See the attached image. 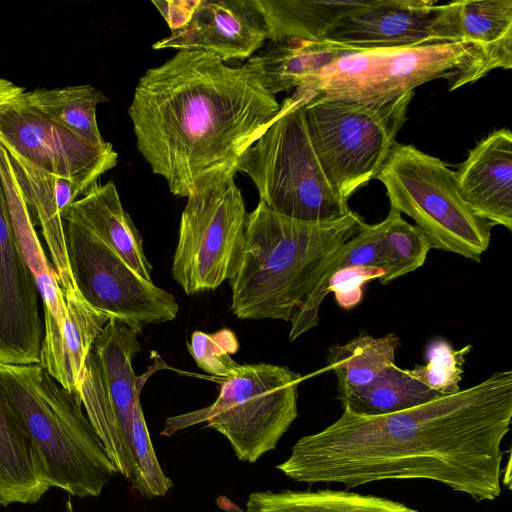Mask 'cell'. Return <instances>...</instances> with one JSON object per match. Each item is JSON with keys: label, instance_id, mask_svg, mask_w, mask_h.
Segmentation results:
<instances>
[{"label": "cell", "instance_id": "6da1fadb", "mask_svg": "<svg viewBox=\"0 0 512 512\" xmlns=\"http://www.w3.org/2000/svg\"><path fill=\"white\" fill-rule=\"evenodd\" d=\"M512 419V371L430 402L385 415L343 409L300 438L276 466L290 479L356 487L382 480L442 483L477 502L501 493L502 441Z\"/></svg>", "mask_w": 512, "mask_h": 512}, {"label": "cell", "instance_id": "7a4b0ae2", "mask_svg": "<svg viewBox=\"0 0 512 512\" xmlns=\"http://www.w3.org/2000/svg\"><path fill=\"white\" fill-rule=\"evenodd\" d=\"M279 111L250 59L228 66L207 52L178 51L139 78L128 114L152 172L188 198L234 178Z\"/></svg>", "mask_w": 512, "mask_h": 512}, {"label": "cell", "instance_id": "3957f363", "mask_svg": "<svg viewBox=\"0 0 512 512\" xmlns=\"http://www.w3.org/2000/svg\"><path fill=\"white\" fill-rule=\"evenodd\" d=\"M364 224L352 210L330 221H298L259 201L247 214L242 255L229 280L232 313L290 321L329 260Z\"/></svg>", "mask_w": 512, "mask_h": 512}, {"label": "cell", "instance_id": "277c9868", "mask_svg": "<svg viewBox=\"0 0 512 512\" xmlns=\"http://www.w3.org/2000/svg\"><path fill=\"white\" fill-rule=\"evenodd\" d=\"M0 375L50 487L81 498L99 496L117 470L79 396L40 364H0Z\"/></svg>", "mask_w": 512, "mask_h": 512}, {"label": "cell", "instance_id": "5b68a950", "mask_svg": "<svg viewBox=\"0 0 512 512\" xmlns=\"http://www.w3.org/2000/svg\"><path fill=\"white\" fill-rule=\"evenodd\" d=\"M475 63V51L461 42L355 50L310 77L290 97L303 105L316 96L386 104L438 78L449 81V91L467 85Z\"/></svg>", "mask_w": 512, "mask_h": 512}, {"label": "cell", "instance_id": "8992f818", "mask_svg": "<svg viewBox=\"0 0 512 512\" xmlns=\"http://www.w3.org/2000/svg\"><path fill=\"white\" fill-rule=\"evenodd\" d=\"M238 171L273 212L304 222L341 218L351 209L328 179L309 137L304 107L286 98L243 157Z\"/></svg>", "mask_w": 512, "mask_h": 512}, {"label": "cell", "instance_id": "52a82bcc", "mask_svg": "<svg viewBox=\"0 0 512 512\" xmlns=\"http://www.w3.org/2000/svg\"><path fill=\"white\" fill-rule=\"evenodd\" d=\"M390 207L412 218L432 248L480 262L492 225L463 200L455 171L414 145L395 143L376 175Z\"/></svg>", "mask_w": 512, "mask_h": 512}, {"label": "cell", "instance_id": "ba28073f", "mask_svg": "<svg viewBox=\"0 0 512 512\" xmlns=\"http://www.w3.org/2000/svg\"><path fill=\"white\" fill-rule=\"evenodd\" d=\"M301 379L285 366L239 364L232 375L219 379V394L213 404L168 418L161 434L206 422L225 436L239 460L254 463L276 448L297 418Z\"/></svg>", "mask_w": 512, "mask_h": 512}, {"label": "cell", "instance_id": "9c48e42d", "mask_svg": "<svg viewBox=\"0 0 512 512\" xmlns=\"http://www.w3.org/2000/svg\"><path fill=\"white\" fill-rule=\"evenodd\" d=\"M413 94L386 104L316 96L303 105L314 150L344 200L375 179L407 120Z\"/></svg>", "mask_w": 512, "mask_h": 512}, {"label": "cell", "instance_id": "30bf717a", "mask_svg": "<svg viewBox=\"0 0 512 512\" xmlns=\"http://www.w3.org/2000/svg\"><path fill=\"white\" fill-rule=\"evenodd\" d=\"M247 214L234 178L187 198L171 269L187 295L214 290L234 276Z\"/></svg>", "mask_w": 512, "mask_h": 512}, {"label": "cell", "instance_id": "8fae6325", "mask_svg": "<svg viewBox=\"0 0 512 512\" xmlns=\"http://www.w3.org/2000/svg\"><path fill=\"white\" fill-rule=\"evenodd\" d=\"M141 332L109 319L93 344L77 395L117 473L132 476L131 436L134 407L142 383L132 360Z\"/></svg>", "mask_w": 512, "mask_h": 512}, {"label": "cell", "instance_id": "7c38bea8", "mask_svg": "<svg viewBox=\"0 0 512 512\" xmlns=\"http://www.w3.org/2000/svg\"><path fill=\"white\" fill-rule=\"evenodd\" d=\"M65 235L73 279L94 308L139 332L176 318L175 297L140 277L87 227L67 217Z\"/></svg>", "mask_w": 512, "mask_h": 512}, {"label": "cell", "instance_id": "4fadbf2b", "mask_svg": "<svg viewBox=\"0 0 512 512\" xmlns=\"http://www.w3.org/2000/svg\"><path fill=\"white\" fill-rule=\"evenodd\" d=\"M24 87L0 78V145L6 152L87 191L114 168L113 146L93 144L37 112Z\"/></svg>", "mask_w": 512, "mask_h": 512}, {"label": "cell", "instance_id": "5bb4252c", "mask_svg": "<svg viewBox=\"0 0 512 512\" xmlns=\"http://www.w3.org/2000/svg\"><path fill=\"white\" fill-rule=\"evenodd\" d=\"M39 291L15 239L0 183V364L40 363Z\"/></svg>", "mask_w": 512, "mask_h": 512}, {"label": "cell", "instance_id": "9a60e30c", "mask_svg": "<svg viewBox=\"0 0 512 512\" xmlns=\"http://www.w3.org/2000/svg\"><path fill=\"white\" fill-rule=\"evenodd\" d=\"M265 40L257 0H199L188 22L152 47L207 52L226 62L251 58Z\"/></svg>", "mask_w": 512, "mask_h": 512}, {"label": "cell", "instance_id": "2e32d148", "mask_svg": "<svg viewBox=\"0 0 512 512\" xmlns=\"http://www.w3.org/2000/svg\"><path fill=\"white\" fill-rule=\"evenodd\" d=\"M430 41L469 44L476 63L467 84L494 69L512 68V1L461 0L436 5L430 22Z\"/></svg>", "mask_w": 512, "mask_h": 512}, {"label": "cell", "instance_id": "e0dca14e", "mask_svg": "<svg viewBox=\"0 0 512 512\" xmlns=\"http://www.w3.org/2000/svg\"><path fill=\"white\" fill-rule=\"evenodd\" d=\"M434 0H368L338 20L323 41L360 50L431 43Z\"/></svg>", "mask_w": 512, "mask_h": 512}, {"label": "cell", "instance_id": "ac0fdd59", "mask_svg": "<svg viewBox=\"0 0 512 512\" xmlns=\"http://www.w3.org/2000/svg\"><path fill=\"white\" fill-rule=\"evenodd\" d=\"M459 192L480 218L512 230V133L494 130L455 171Z\"/></svg>", "mask_w": 512, "mask_h": 512}, {"label": "cell", "instance_id": "d6986e66", "mask_svg": "<svg viewBox=\"0 0 512 512\" xmlns=\"http://www.w3.org/2000/svg\"><path fill=\"white\" fill-rule=\"evenodd\" d=\"M8 157L32 222L40 226L59 286L62 290L76 286L67 254L65 219L86 191L68 179L48 174L15 156Z\"/></svg>", "mask_w": 512, "mask_h": 512}, {"label": "cell", "instance_id": "ffe728a7", "mask_svg": "<svg viewBox=\"0 0 512 512\" xmlns=\"http://www.w3.org/2000/svg\"><path fill=\"white\" fill-rule=\"evenodd\" d=\"M0 183L18 248L32 272L44 311L40 357L55 345L66 318V307L56 272L40 243L9 157L0 145Z\"/></svg>", "mask_w": 512, "mask_h": 512}, {"label": "cell", "instance_id": "44dd1931", "mask_svg": "<svg viewBox=\"0 0 512 512\" xmlns=\"http://www.w3.org/2000/svg\"><path fill=\"white\" fill-rule=\"evenodd\" d=\"M67 217L91 230L140 277L152 281V266L145 256L142 236L124 209L113 181L91 186L73 203Z\"/></svg>", "mask_w": 512, "mask_h": 512}, {"label": "cell", "instance_id": "7402d4cb", "mask_svg": "<svg viewBox=\"0 0 512 512\" xmlns=\"http://www.w3.org/2000/svg\"><path fill=\"white\" fill-rule=\"evenodd\" d=\"M50 488L0 375V505L35 504Z\"/></svg>", "mask_w": 512, "mask_h": 512}, {"label": "cell", "instance_id": "603a6c76", "mask_svg": "<svg viewBox=\"0 0 512 512\" xmlns=\"http://www.w3.org/2000/svg\"><path fill=\"white\" fill-rule=\"evenodd\" d=\"M66 318L53 348L40 365L65 389L77 394L85 362L109 316L90 305L77 286L62 290Z\"/></svg>", "mask_w": 512, "mask_h": 512}, {"label": "cell", "instance_id": "cb8c5ba5", "mask_svg": "<svg viewBox=\"0 0 512 512\" xmlns=\"http://www.w3.org/2000/svg\"><path fill=\"white\" fill-rule=\"evenodd\" d=\"M360 50L326 41L284 39L268 41L249 58L257 68L270 93L297 89L306 80L340 57Z\"/></svg>", "mask_w": 512, "mask_h": 512}, {"label": "cell", "instance_id": "d4e9b609", "mask_svg": "<svg viewBox=\"0 0 512 512\" xmlns=\"http://www.w3.org/2000/svg\"><path fill=\"white\" fill-rule=\"evenodd\" d=\"M262 11L267 40L323 41L343 16L368 0H257Z\"/></svg>", "mask_w": 512, "mask_h": 512}, {"label": "cell", "instance_id": "484cf974", "mask_svg": "<svg viewBox=\"0 0 512 512\" xmlns=\"http://www.w3.org/2000/svg\"><path fill=\"white\" fill-rule=\"evenodd\" d=\"M399 337L388 333L382 337L361 334L345 344L331 346L327 367L337 378L340 403L369 387L388 367L395 364Z\"/></svg>", "mask_w": 512, "mask_h": 512}, {"label": "cell", "instance_id": "4316f807", "mask_svg": "<svg viewBox=\"0 0 512 512\" xmlns=\"http://www.w3.org/2000/svg\"><path fill=\"white\" fill-rule=\"evenodd\" d=\"M246 512H418L384 497L337 490L280 492L249 495Z\"/></svg>", "mask_w": 512, "mask_h": 512}, {"label": "cell", "instance_id": "83f0119b", "mask_svg": "<svg viewBox=\"0 0 512 512\" xmlns=\"http://www.w3.org/2000/svg\"><path fill=\"white\" fill-rule=\"evenodd\" d=\"M27 102L37 112L96 145H105L100 133L96 108L107 102V96L96 87L85 84L63 88H37L25 91Z\"/></svg>", "mask_w": 512, "mask_h": 512}, {"label": "cell", "instance_id": "f1b7e54d", "mask_svg": "<svg viewBox=\"0 0 512 512\" xmlns=\"http://www.w3.org/2000/svg\"><path fill=\"white\" fill-rule=\"evenodd\" d=\"M442 394L430 389L409 370L388 367L369 387L341 402L343 409L362 415H385L430 402Z\"/></svg>", "mask_w": 512, "mask_h": 512}, {"label": "cell", "instance_id": "f546056e", "mask_svg": "<svg viewBox=\"0 0 512 512\" xmlns=\"http://www.w3.org/2000/svg\"><path fill=\"white\" fill-rule=\"evenodd\" d=\"M378 225L387 269L380 283L386 285L420 268L432 247L423 232L416 225L405 221L402 214L392 207Z\"/></svg>", "mask_w": 512, "mask_h": 512}, {"label": "cell", "instance_id": "4dcf8cb0", "mask_svg": "<svg viewBox=\"0 0 512 512\" xmlns=\"http://www.w3.org/2000/svg\"><path fill=\"white\" fill-rule=\"evenodd\" d=\"M132 487L146 498L165 496L173 487L157 459L144 418L141 401L134 407L131 436Z\"/></svg>", "mask_w": 512, "mask_h": 512}, {"label": "cell", "instance_id": "1f68e13d", "mask_svg": "<svg viewBox=\"0 0 512 512\" xmlns=\"http://www.w3.org/2000/svg\"><path fill=\"white\" fill-rule=\"evenodd\" d=\"M472 346L454 349L445 339L431 341L425 351L426 365H416L409 373L430 389L450 395L460 390L466 356Z\"/></svg>", "mask_w": 512, "mask_h": 512}, {"label": "cell", "instance_id": "d6a6232c", "mask_svg": "<svg viewBox=\"0 0 512 512\" xmlns=\"http://www.w3.org/2000/svg\"><path fill=\"white\" fill-rule=\"evenodd\" d=\"M187 347L197 365L219 379L232 375L239 366L231 357L238 351L239 343L230 329L212 334L196 330Z\"/></svg>", "mask_w": 512, "mask_h": 512}]
</instances>
